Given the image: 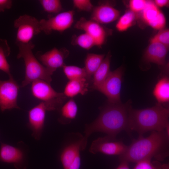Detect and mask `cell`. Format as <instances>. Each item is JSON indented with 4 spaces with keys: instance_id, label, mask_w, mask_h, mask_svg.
I'll return each mask as SVG.
<instances>
[{
    "instance_id": "1",
    "label": "cell",
    "mask_w": 169,
    "mask_h": 169,
    "mask_svg": "<svg viewBox=\"0 0 169 169\" xmlns=\"http://www.w3.org/2000/svg\"><path fill=\"white\" fill-rule=\"evenodd\" d=\"M131 101L125 103H109L100 110L98 117L92 123L85 125L83 138V149L86 147L89 136L93 133L101 132L115 139L121 131L131 133L129 128V108Z\"/></svg>"
},
{
    "instance_id": "2",
    "label": "cell",
    "mask_w": 169,
    "mask_h": 169,
    "mask_svg": "<svg viewBox=\"0 0 169 169\" xmlns=\"http://www.w3.org/2000/svg\"><path fill=\"white\" fill-rule=\"evenodd\" d=\"M169 134L166 130L152 131L148 136L134 140L125 151L119 156L120 161L137 162L154 158L162 161L169 156Z\"/></svg>"
},
{
    "instance_id": "3",
    "label": "cell",
    "mask_w": 169,
    "mask_h": 169,
    "mask_svg": "<svg viewBox=\"0 0 169 169\" xmlns=\"http://www.w3.org/2000/svg\"><path fill=\"white\" fill-rule=\"evenodd\" d=\"M169 110L157 103L151 107L138 110L131 105L129 108V128L130 132L135 131L139 137L149 131H161L169 126Z\"/></svg>"
},
{
    "instance_id": "4",
    "label": "cell",
    "mask_w": 169,
    "mask_h": 169,
    "mask_svg": "<svg viewBox=\"0 0 169 169\" xmlns=\"http://www.w3.org/2000/svg\"><path fill=\"white\" fill-rule=\"evenodd\" d=\"M18 48L17 57L23 59L25 65V76L21 86L24 87L37 80H42L50 84L54 72L44 66L35 56L33 50L35 45L31 41L23 44H16Z\"/></svg>"
},
{
    "instance_id": "5",
    "label": "cell",
    "mask_w": 169,
    "mask_h": 169,
    "mask_svg": "<svg viewBox=\"0 0 169 169\" xmlns=\"http://www.w3.org/2000/svg\"><path fill=\"white\" fill-rule=\"evenodd\" d=\"M31 90L33 95L43 102L47 110H60L67 97L63 93L56 91L50 84L42 80L33 82Z\"/></svg>"
},
{
    "instance_id": "6",
    "label": "cell",
    "mask_w": 169,
    "mask_h": 169,
    "mask_svg": "<svg viewBox=\"0 0 169 169\" xmlns=\"http://www.w3.org/2000/svg\"><path fill=\"white\" fill-rule=\"evenodd\" d=\"M14 26L17 30L16 44H28L31 41L35 36L41 32L39 21L26 14L16 19Z\"/></svg>"
},
{
    "instance_id": "7",
    "label": "cell",
    "mask_w": 169,
    "mask_h": 169,
    "mask_svg": "<svg viewBox=\"0 0 169 169\" xmlns=\"http://www.w3.org/2000/svg\"><path fill=\"white\" fill-rule=\"evenodd\" d=\"M123 70L122 67L110 71L98 90L107 98L108 103H118L120 100V90Z\"/></svg>"
},
{
    "instance_id": "8",
    "label": "cell",
    "mask_w": 169,
    "mask_h": 169,
    "mask_svg": "<svg viewBox=\"0 0 169 169\" xmlns=\"http://www.w3.org/2000/svg\"><path fill=\"white\" fill-rule=\"evenodd\" d=\"M74 12L69 10L60 13L56 15L39 20L41 30L47 35L53 31L62 32L70 28L74 21Z\"/></svg>"
},
{
    "instance_id": "9",
    "label": "cell",
    "mask_w": 169,
    "mask_h": 169,
    "mask_svg": "<svg viewBox=\"0 0 169 169\" xmlns=\"http://www.w3.org/2000/svg\"><path fill=\"white\" fill-rule=\"evenodd\" d=\"M19 86L13 77L7 80L0 79V109L2 112L20 109L17 103Z\"/></svg>"
},
{
    "instance_id": "10",
    "label": "cell",
    "mask_w": 169,
    "mask_h": 169,
    "mask_svg": "<svg viewBox=\"0 0 169 169\" xmlns=\"http://www.w3.org/2000/svg\"><path fill=\"white\" fill-rule=\"evenodd\" d=\"M127 147L122 141L106 136L94 140L89 151L93 154L100 152L109 155L120 156L125 151Z\"/></svg>"
},
{
    "instance_id": "11",
    "label": "cell",
    "mask_w": 169,
    "mask_h": 169,
    "mask_svg": "<svg viewBox=\"0 0 169 169\" xmlns=\"http://www.w3.org/2000/svg\"><path fill=\"white\" fill-rule=\"evenodd\" d=\"M69 53V51L64 48L59 49L54 48L44 53L38 51L35 57L44 66L54 72L65 65L64 62Z\"/></svg>"
},
{
    "instance_id": "12",
    "label": "cell",
    "mask_w": 169,
    "mask_h": 169,
    "mask_svg": "<svg viewBox=\"0 0 169 169\" xmlns=\"http://www.w3.org/2000/svg\"><path fill=\"white\" fill-rule=\"evenodd\" d=\"M46 110L44 103L41 102L28 112L27 126L32 131V136L37 140H39L41 137L44 126Z\"/></svg>"
},
{
    "instance_id": "13",
    "label": "cell",
    "mask_w": 169,
    "mask_h": 169,
    "mask_svg": "<svg viewBox=\"0 0 169 169\" xmlns=\"http://www.w3.org/2000/svg\"><path fill=\"white\" fill-rule=\"evenodd\" d=\"M74 27L81 30L90 35L95 41L96 46H100L104 43L107 33L100 24L91 19L81 17L77 22Z\"/></svg>"
},
{
    "instance_id": "14",
    "label": "cell",
    "mask_w": 169,
    "mask_h": 169,
    "mask_svg": "<svg viewBox=\"0 0 169 169\" xmlns=\"http://www.w3.org/2000/svg\"><path fill=\"white\" fill-rule=\"evenodd\" d=\"M25 160V155L20 148L2 143L0 147V161L13 164L18 169H21Z\"/></svg>"
},
{
    "instance_id": "15",
    "label": "cell",
    "mask_w": 169,
    "mask_h": 169,
    "mask_svg": "<svg viewBox=\"0 0 169 169\" xmlns=\"http://www.w3.org/2000/svg\"><path fill=\"white\" fill-rule=\"evenodd\" d=\"M168 47L156 42H150L143 56L144 60L147 63H153L160 66H164Z\"/></svg>"
},
{
    "instance_id": "16",
    "label": "cell",
    "mask_w": 169,
    "mask_h": 169,
    "mask_svg": "<svg viewBox=\"0 0 169 169\" xmlns=\"http://www.w3.org/2000/svg\"><path fill=\"white\" fill-rule=\"evenodd\" d=\"M91 19L100 24H107L114 22L120 16L119 11L108 4H101L94 7Z\"/></svg>"
},
{
    "instance_id": "17",
    "label": "cell",
    "mask_w": 169,
    "mask_h": 169,
    "mask_svg": "<svg viewBox=\"0 0 169 169\" xmlns=\"http://www.w3.org/2000/svg\"><path fill=\"white\" fill-rule=\"evenodd\" d=\"M82 137L79 140L68 145L63 149L60 159L64 169H68L82 150Z\"/></svg>"
},
{
    "instance_id": "18",
    "label": "cell",
    "mask_w": 169,
    "mask_h": 169,
    "mask_svg": "<svg viewBox=\"0 0 169 169\" xmlns=\"http://www.w3.org/2000/svg\"><path fill=\"white\" fill-rule=\"evenodd\" d=\"M111 55L109 52L93 75L92 88L98 90L107 78L110 71Z\"/></svg>"
},
{
    "instance_id": "19",
    "label": "cell",
    "mask_w": 169,
    "mask_h": 169,
    "mask_svg": "<svg viewBox=\"0 0 169 169\" xmlns=\"http://www.w3.org/2000/svg\"><path fill=\"white\" fill-rule=\"evenodd\" d=\"M85 78L69 80L66 85L63 93L67 97L72 98L80 94L84 95L88 91L89 84Z\"/></svg>"
},
{
    "instance_id": "20",
    "label": "cell",
    "mask_w": 169,
    "mask_h": 169,
    "mask_svg": "<svg viewBox=\"0 0 169 169\" xmlns=\"http://www.w3.org/2000/svg\"><path fill=\"white\" fill-rule=\"evenodd\" d=\"M153 94L157 103L162 105L169 100V79L165 76L159 79L154 88Z\"/></svg>"
},
{
    "instance_id": "21",
    "label": "cell",
    "mask_w": 169,
    "mask_h": 169,
    "mask_svg": "<svg viewBox=\"0 0 169 169\" xmlns=\"http://www.w3.org/2000/svg\"><path fill=\"white\" fill-rule=\"evenodd\" d=\"M105 57V55L104 54H87L85 60V66L84 67L87 75V80L90 79L93 75Z\"/></svg>"
},
{
    "instance_id": "22",
    "label": "cell",
    "mask_w": 169,
    "mask_h": 169,
    "mask_svg": "<svg viewBox=\"0 0 169 169\" xmlns=\"http://www.w3.org/2000/svg\"><path fill=\"white\" fill-rule=\"evenodd\" d=\"M60 110L61 115L59 121L63 124H66L75 118L78 107L74 100L71 99L63 105Z\"/></svg>"
},
{
    "instance_id": "23",
    "label": "cell",
    "mask_w": 169,
    "mask_h": 169,
    "mask_svg": "<svg viewBox=\"0 0 169 169\" xmlns=\"http://www.w3.org/2000/svg\"><path fill=\"white\" fill-rule=\"evenodd\" d=\"M10 48L7 40L0 38V70L6 73L9 78L13 77L7 58L10 54Z\"/></svg>"
},
{
    "instance_id": "24",
    "label": "cell",
    "mask_w": 169,
    "mask_h": 169,
    "mask_svg": "<svg viewBox=\"0 0 169 169\" xmlns=\"http://www.w3.org/2000/svg\"><path fill=\"white\" fill-rule=\"evenodd\" d=\"M71 44L86 50L90 49L94 46H96L93 38L85 32L79 35L73 36L72 38Z\"/></svg>"
},
{
    "instance_id": "25",
    "label": "cell",
    "mask_w": 169,
    "mask_h": 169,
    "mask_svg": "<svg viewBox=\"0 0 169 169\" xmlns=\"http://www.w3.org/2000/svg\"><path fill=\"white\" fill-rule=\"evenodd\" d=\"M63 68L65 75L69 80L82 78L87 79V75L84 68L65 65Z\"/></svg>"
},
{
    "instance_id": "26",
    "label": "cell",
    "mask_w": 169,
    "mask_h": 169,
    "mask_svg": "<svg viewBox=\"0 0 169 169\" xmlns=\"http://www.w3.org/2000/svg\"><path fill=\"white\" fill-rule=\"evenodd\" d=\"M136 17L135 13L131 10L127 11L120 17L117 23V29L120 32L127 30L132 25Z\"/></svg>"
},
{
    "instance_id": "27",
    "label": "cell",
    "mask_w": 169,
    "mask_h": 169,
    "mask_svg": "<svg viewBox=\"0 0 169 169\" xmlns=\"http://www.w3.org/2000/svg\"><path fill=\"white\" fill-rule=\"evenodd\" d=\"M161 12L154 2L147 1L146 6L142 11L143 20L148 24L154 19Z\"/></svg>"
},
{
    "instance_id": "28",
    "label": "cell",
    "mask_w": 169,
    "mask_h": 169,
    "mask_svg": "<svg viewBox=\"0 0 169 169\" xmlns=\"http://www.w3.org/2000/svg\"><path fill=\"white\" fill-rule=\"evenodd\" d=\"M39 2L44 11L48 13L58 14L63 9L60 0H40Z\"/></svg>"
},
{
    "instance_id": "29",
    "label": "cell",
    "mask_w": 169,
    "mask_h": 169,
    "mask_svg": "<svg viewBox=\"0 0 169 169\" xmlns=\"http://www.w3.org/2000/svg\"><path fill=\"white\" fill-rule=\"evenodd\" d=\"M150 42L158 43L169 47V29H163L160 30V31L151 39Z\"/></svg>"
},
{
    "instance_id": "30",
    "label": "cell",
    "mask_w": 169,
    "mask_h": 169,
    "mask_svg": "<svg viewBox=\"0 0 169 169\" xmlns=\"http://www.w3.org/2000/svg\"><path fill=\"white\" fill-rule=\"evenodd\" d=\"M166 22L165 16L161 12L157 17L148 24L154 29L160 30L164 29Z\"/></svg>"
},
{
    "instance_id": "31",
    "label": "cell",
    "mask_w": 169,
    "mask_h": 169,
    "mask_svg": "<svg viewBox=\"0 0 169 169\" xmlns=\"http://www.w3.org/2000/svg\"><path fill=\"white\" fill-rule=\"evenodd\" d=\"M74 6L80 10L92 12L94 6L90 0H74Z\"/></svg>"
},
{
    "instance_id": "32",
    "label": "cell",
    "mask_w": 169,
    "mask_h": 169,
    "mask_svg": "<svg viewBox=\"0 0 169 169\" xmlns=\"http://www.w3.org/2000/svg\"><path fill=\"white\" fill-rule=\"evenodd\" d=\"M146 2L145 0H131L129 2L130 10L135 13L142 11L145 7Z\"/></svg>"
},
{
    "instance_id": "33",
    "label": "cell",
    "mask_w": 169,
    "mask_h": 169,
    "mask_svg": "<svg viewBox=\"0 0 169 169\" xmlns=\"http://www.w3.org/2000/svg\"><path fill=\"white\" fill-rule=\"evenodd\" d=\"M151 159H146L137 162L133 169H156Z\"/></svg>"
},
{
    "instance_id": "34",
    "label": "cell",
    "mask_w": 169,
    "mask_h": 169,
    "mask_svg": "<svg viewBox=\"0 0 169 169\" xmlns=\"http://www.w3.org/2000/svg\"><path fill=\"white\" fill-rule=\"evenodd\" d=\"M12 6V1L10 0H0V13L10 9Z\"/></svg>"
},
{
    "instance_id": "35",
    "label": "cell",
    "mask_w": 169,
    "mask_h": 169,
    "mask_svg": "<svg viewBox=\"0 0 169 169\" xmlns=\"http://www.w3.org/2000/svg\"><path fill=\"white\" fill-rule=\"evenodd\" d=\"M156 169H169V164H161L158 161L156 160L152 162Z\"/></svg>"
},
{
    "instance_id": "36",
    "label": "cell",
    "mask_w": 169,
    "mask_h": 169,
    "mask_svg": "<svg viewBox=\"0 0 169 169\" xmlns=\"http://www.w3.org/2000/svg\"><path fill=\"white\" fill-rule=\"evenodd\" d=\"M154 2L157 7H162L167 6L169 4V1L168 0H155Z\"/></svg>"
},
{
    "instance_id": "37",
    "label": "cell",
    "mask_w": 169,
    "mask_h": 169,
    "mask_svg": "<svg viewBox=\"0 0 169 169\" xmlns=\"http://www.w3.org/2000/svg\"><path fill=\"white\" fill-rule=\"evenodd\" d=\"M116 169H130L128 162L125 161H120V164Z\"/></svg>"
}]
</instances>
